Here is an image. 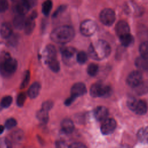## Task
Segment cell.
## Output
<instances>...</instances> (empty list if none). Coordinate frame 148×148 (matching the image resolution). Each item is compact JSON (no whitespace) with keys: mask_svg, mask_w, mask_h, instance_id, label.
<instances>
[{"mask_svg":"<svg viewBox=\"0 0 148 148\" xmlns=\"http://www.w3.org/2000/svg\"><path fill=\"white\" fill-rule=\"evenodd\" d=\"M111 52L109 44L103 40H98L92 43L88 50L89 56L95 60H102L108 57Z\"/></svg>","mask_w":148,"mask_h":148,"instance_id":"cell-1","label":"cell"},{"mask_svg":"<svg viewBox=\"0 0 148 148\" xmlns=\"http://www.w3.org/2000/svg\"><path fill=\"white\" fill-rule=\"evenodd\" d=\"M73 28L69 25H62L56 28L51 33V39L55 43L65 44L70 42L74 37Z\"/></svg>","mask_w":148,"mask_h":148,"instance_id":"cell-2","label":"cell"},{"mask_svg":"<svg viewBox=\"0 0 148 148\" xmlns=\"http://www.w3.org/2000/svg\"><path fill=\"white\" fill-rule=\"evenodd\" d=\"M17 62L8 53H2L0 55V73L3 77H9L16 71Z\"/></svg>","mask_w":148,"mask_h":148,"instance_id":"cell-3","label":"cell"},{"mask_svg":"<svg viewBox=\"0 0 148 148\" xmlns=\"http://www.w3.org/2000/svg\"><path fill=\"white\" fill-rule=\"evenodd\" d=\"M127 105L128 108L136 114L143 115L147 111V106L145 101L131 98L127 100Z\"/></svg>","mask_w":148,"mask_h":148,"instance_id":"cell-4","label":"cell"},{"mask_svg":"<svg viewBox=\"0 0 148 148\" xmlns=\"http://www.w3.org/2000/svg\"><path fill=\"white\" fill-rule=\"evenodd\" d=\"M111 88L109 86L101 82L94 83L90 87V94L92 97H106L109 94Z\"/></svg>","mask_w":148,"mask_h":148,"instance_id":"cell-5","label":"cell"},{"mask_svg":"<svg viewBox=\"0 0 148 148\" xmlns=\"http://www.w3.org/2000/svg\"><path fill=\"white\" fill-rule=\"evenodd\" d=\"M97 28V24L95 21L91 20H86L83 21L80 26V31L82 35L86 36L92 35L96 31Z\"/></svg>","mask_w":148,"mask_h":148,"instance_id":"cell-6","label":"cell"},{"mask_svg":"<svg viewBox=\"0 0 148 148\" xmlns=\"http://www.w3.org/2000/svg\"><path fill=\"white\" fill-rule=\"evenodd\" d=\"M99 19L104 25L110 26L115 21V13L111 9H105L101 11L99 14Z\"/></svg>","mask_w":148,"mask_h":148,"instance_id":"cell-7","label":"cell"},{"mask_svg":"<svg viewBox=\"0 0 148 148\" xmlns=\"http://www.w3.org/2000/svg\"><path fill=\"white\" fill-rule=\"evenodd\" d=\"M143 82V76L139 71L131 72L127 77V83L130 87L135 88Z\"/></svg>","mask_w":148,"mask_h":148,"instance_id":"cell-8","label":"cell"},{"mask_svg":"<svg viewBox=\"0 0 148 148\" xmlns=\"http://www.w3.org/2000/svg\"><path fill=\"white\" fill-rule=\"evenodd\" d=\"M116 121L112 118H107L103 121L101 126V131L103 135H109L114 132L116 128Z\"/></svg>","mask_w":148,"mask_h":148,"instance_id":"cell-9","label":"cell"},{"mask_svg":"<svg viewBox=\"0 0 148 148\" xmlns=\"http://www.w3.org/2000/svg\"><path fill=\"white\" fill-rule=\"evenodd\" d=\"M87 92L86 85L82 82L75 83L71 88V95L77 98L84 95Z\"/></svg>","mask_w":148,"mask_h":148,"instance_id":"cell-10","label":"cell"},{"mask_svg":"<svg viewBox=\"0 0 148 148\" xmlns=\"http://www.w3.org/2000/svg\"><path fill=\"white\" fill-rule=\"evenodd\" d=\"M62 57L64 62L69 63L73 61L74 57H76V50L72 47H64L61 50Z\"/></svg>","mask_w":148,"mask_h":148,"instance_id":"cell-11","label":"cell"},{"mask_svg":"<svg viewBox=\"0 0 148 148\" xmlns=\"http://www.w3.org/2000/svg\"><path fill=\"white\" fill-rule=\"evenodd\" d=\"M109 114L108 110L103 106L97 107L94 110V116L95 119L99 121H103L108 118Z\"/></svg>","mask_w":148,"mask_h":148,"instance_id":"cell-12","label":"cell"},{"mask_svg":"<svg viewBox=\"0 0 148 148\" xmlns=\"http://www.w3.org/2000/svg\"><path fill=\"white\" fill-rule=\"evenodd\" d=\"M115 29L117 35L119 37L130 34V27L128 23L123 20L120 21L117 23Z\"/></svg>","mask_w":148,"mask_h":148,"instance_id":"cell-13","label":"cell"},{"mask_svg":"<svg viewBox=\"0 0 148 148\" xmlns=\"http://www.w3.org/2000/svg\"><path fill=\"white\" fill-rule=\"evenodd\" d=\"M44 57L46 62L57 58V51L55 47L52 45L46 46L44 51Z\"/></svg>","mask_w":148,"mask_h":148,"instance_id":"cell-14","label":"cell"},{"mask_svg":"<svg viewBox=\"0 0 148 148\" xmlns=\"http://www.w3.org/2000/svg\"><path fill=\"white\" fill-rule=\"evenodd\" d=\"M31 5L28 0H20L18 1L16 6L17 13L24 15L29 11Z\"/></svg>","mask_w":148,"mask_h":148,"instance_id":"cell-15","label":"cell"},{"mask_svg":"<svg viewBox=\"0 0 148 148\" xmlns=\"http://www.w3.org/2000/svg\"><path fill=\"white\" fill-rule=\"evenodd\" d=\"M36 13L35 12H33L30 16H29L27 18H26L25 25L24 27L25 32L26 34H29L34 30L35 25V19L36 18Z\"/></svg>","mask_w":148,"mask_h":148,"instance_id":"cell-16","label":"cell"},{"mask_svg":"<svg viewBox=\"0 0 148 148\" xmlns=\"http://www.w3.org/2000/svg\"><path fill=\"white\" fill-rule=\"evenodd\" d=\"M61 127L62 131L67 134H71L75 128L74 123L72 120L67 118L64 119L62 121L61 123Z\"/></svg>","mask_w":148,"mask_h":148,"instance_id":"cell-17","label":"cell"},{"mask_svg":"<svg viewBox=\"0 0 148 148\" xmlns=\"http://www.w3.org/2000/svg\"><path fill=\"white\" fill-rule=\"evenodd\" d=\"M40 88H41V86L39 82H34L30 86V87L28 90L27 94L28 97L31 99L36 98L40 92Z\"/></svg>","mask_w":148,"mask_h":148,"instance_id":"cell-18","label":"cell"},{"mask_svg":"<svg viewBox=\"0 0 148 148\" xmlns=\"http://www.w3.org/2000/svg\"><path fill=\"white\" fill-rule=\"evenodd\" d=\"M136 66L143 71H148V58L140 56L135 61Z\"/></svg>","mask_w":148,"mask_h":148,"instance_id":"cell-19","label":"cell"},{"mask_svg":"<svg viewBox=\"0 0 148 148\" xmlns=\"http://www.w3.org/2000/svg\"><path fill=\"white\" fill-rule=\"evenodd\" d=\"M12 25L8 23H4L0 28V34L3 38H8L12 34Z\"/></svg>","mask_w":148,"mask_h":148,"instance_id":"cell-20","label":"cell"},{"mask_svg":"<svg viewBox=\"0 0 148 148\" xmlns=\"http://www.w3.org/2000/svg\"><path fill=\"white\" fill-rule=\"evenodd\" d=\"M137 138L141 143L148 144V127L140 128L137 133Z\"/></svg>","mask_w":148,"mask_h":148,"instance_id":"cell-21","label":"cell"},{"mask_svg":"<svg viewBox=\"0 0 148 148\" xmlns=\"http://www.w3.org/2000/svg\"><path fill=\"white\" fill-rule=\"evenodd\" d=\"M25 20L26 18H25V16L24 14H18L14 17V20H13V25L14 27L17 29H24L25 23Z\"/></svg>","mask_w":148,"mask_h":148,"instance_id":"cell-22","label":"cell"},{"mask_svg":"<svg viewBox=\"0 0 148 148\" xmlns=\"http://www.w3.org/2000/svg\"><path fill=\"white\" fill-rule=\"evenodd\" d=\"M48 112V111L41 108L36 113V116L37 119L42 123H46L49 120Z\"/></svg>","mask_w":148,"mask_h":148,"instance_id":"cell-23","label":"cell"},{"mask_svg":"<svg viewBox=\"0 0 148 148\" xmlns=\"http://www.w3.org/2000/svg\"><path fill=\"white\" fill-rule=\"evenodd\" d=\"M138 94L142 95L148 92V80L143 81L138 86L134 88Z\"/></svg>","mask_w":148,"mask_h":148,"instance_id":"cell-24","label":"cell"},{"mask_svg":"<svg viewBox=\"0 0 148 148\" xmlns=\"http://www.w3.org/2000/svg\"><path fill=\"white\" fill-rule=\"evenodd\" d=\"M119 38L121 45L125 47L129 46L134 41V38L130 34V33L124 35Z\"/></svg>","mask_w":148,"mask_h":148,"instance_id":"cell-25","label":"cell"},{"mask_svg":"<svg viewBox=\"0 0 148 148\" xmlns=\"http://www.w3.org/2000/svg\"><path fill=\"white\" fill-rule=\"evenodd\" d=\"M53 6V3L51 0H46L43 3L42 11L44 15L47 16L50 13Z\"/></svg>","mask_w":148,"mask_h":148,"instance_id":"cell-26","label":"cell"},{"mask_svg":"<svg viewBox=\"0 0 148 148\" xmlns=\"http://www.w3.org/2000/svg\"><path fill=\"white\" fill-rule=\"evenodd\" d=\"M24 138V133L20 130L14 131L11 135V139L14 142H20Z\"/></svg>","mask_w":148,"mask_h":148,"instance_id":"cell-27","label":"cell"},{"mask_svg":"<svg viewBox=\"0 0 148 148\" xmlns=\"http://www.w3.org/2000/svg\"><path fill=\"white\" fill-rule=\"evenodd\" d=\"M49 68L53 72H58L60 69V64L58 61L56 59L52 60L47 62Z\"/></svg>","mask_w":148,"mask_h":148,"instance_id":"cell-28","label":"cell"},{"mask_svg":"<svg viewBox=\"0 0 148 148\" xmlns=\"http://www.w3.org/2000/svg\"><path fill=\"white\" fill-rule=\"evenodd\" d=\"M87 59H88V55L86 52L83 51H81L77 53L76 60L79 64H84L87 61Z\"/></svg>","mask_w":148,"mask_h":148,"instance_id":"cell-29","label":"cell"},{"mask_svg":"<svg viewBox=\"0 0 148 148\" xmlns=\"http://www.w3.org/2000/svg\"><path fill=\"white\" fill-rule=\"evenodd\" d=\"M98 66L97 64L94 63L90 64L87 68V73L91 76H95L98 72Z\"/></svg>","mask_w":148,"mask_h":148,"instance_id":"cell-30","label":"cell"},{"mask_svg":"<svg viewBox=\"0 0 148 148\" xmlns=\"http://www.w3.org/2000/svg\"><path fill=\"white\" fill-rule=\"evenodd\" d=\"M13 101V98L10 95H6L3 97L0 102V106L2 108H9Z\"/></svg>","mask_w":148,"mask_h":148,"instance_id":"cell-31","label":"cell"},{"mask_svg":"<svg viewBox=\"0 0 148 148\" xmlns=\"http://www.w3.org/2000/svg\"><path fill=\"white\" fill-rule=\"evenodd\" d=\"M139 50L140 56L148 58V42H143L140 45Z\"/></svg>","mask_w":148,"mask_h":148,"instance_id":"cell-32","label":"cell"},{"mask_svg":"<svg viewBox=\"0 0 148 148\" xmlns=\"http://www.w3.org/2000/svg\"><path fill=\"white\" fill-rule=\"evenodd\" d=\"M30 72L28 71H27L25 72L23 81L20 84V88H24L28 84L30 80Z\"/></svg>","mask_w":148,"mask_h":148,"instance_id":"cell-33","label":"cell"},{"mask_svg":"<svg viewBox=\"0 0 148 148\" xmlns=\"http://www.w3.org/2000/svg\"><path fill=\"white\" fill-rule=\"evenodd\" d=\"M26 99V94L24 92H20L17 97L16 103L19 107L23 106Z\"/></svg>","mask_w":148,"mask_h":148,"instance_id":"cell-34","label":"cell"},{"mask_svg":"<svg viewBox=\"0 0 148 148\" xmlns=\"http://www.w3.org/2000/svg\"><path fill=\"white\" fill-rule=\"evenodd\" d=\"M17 125V121L14 118H9L7 119L5 123V127L8 130H10L14 128Z\"/></svg>","mask_w":148,"mask_h":148,"instance_id":"cell-35","label":"cell"},{"mask_svg":"<svg viewBox=\"0 0 148 148\" xmlns=\"http://www.w3.org/2000/svg\"><path fill=\"white\" fill-rule=\"evenodd\" d=\"M53 102L50 100H47L44 102H43L41 108L49 112L53 108Z\"/></svg>","mask_w":148,"mask_h":148,"instance_id":"cell-36","label":"cell"},{"mask_svg":"<svg viewBox=\"0 0 148 148\" xmlns=\"http://www.w3.org/2000/svg\"><path fill=\"white\" fill-rule=\"evenodd\" d=\"M9 6L8 0H0V12L2 13L5 12Z\"/></svg>","mask_w":148,"mask_h":148,"instance_id":"cell-37","label":"cell"},{"mask_svg":"<svg viewBox=\"0 0 148 148\" xmlns=\"http://www.w3.org/2000/svg\"><path fill=\"white\" fill-rule=\"evenodd\" d=\"M68 148H87V146L83 143L76 142L70 144L68 146Z\"/></svg>","mask_w":148,"mask_h":148,"instance_id":"cell-38","label":"cell"},{"mask_svg":"<svg viewBox=\"0 0 148 148\" xmlns=\"http://www.w3.org/2000/svg\"><path fill=\"white\" fill-rule=\"evenodd\" d=\"M0 148H12V143L8 139H5L3 143L2 141L0 140Z\"/></svg>","mask_w":148,"mask_h":148,"instance_id":"cell-39","label":"cell"},{"mask_svg":"<svg viewBox=\"0 0 148 148\" xmlns=\"http://www.w3.org/2000/svg\"><path fill=\"white\" fill-rule=\"evenodd\" d=\"M56 148H68V146L62 140H57L56 143Z\"/></svg>","mask_w":148,"mask_h":148,"instance_id":"cell-40","label":"cell"},{"mask_svg":"<svg viewBox=\"0 0 148 148\" xmlns=\"http://www.w3.org/2000/svg\"><path fill=\"white\" fill-rule=\"evenodd\" d=\"M76 98H75V97H72V95H70L69 97H68V98L66 99V100L64 102V104L66 105V106H69L71 105L74 101L76 99Z\"/></svg>","mask_w":148,"mask_h":148,"instance_id":"cell-41","label":"cell"},{"mask_svg":"<svg viewBox=\"0 0 148 148\" xmlns=\"http://www.w3.org/2000/svg\"><path fill=\"white\" fill-rule=\"evenodd\" d=\"M65 9V7L64 6H61L60 7H59L58 9H57V10L55 12L54 14V16L56 17L57 16H58L59 14V13L61 12H62Z\"/></svg>","mask_w":148,"mask_h":148,"instance_id":"cell-42","label":"cell"},{"mask_svg":"<svg viewBox=\"0 0 148 148\" xmlns=\"http://www.w3.org/2000/svg\"><path fill=\"white\" fill-rule=\"evenodd\" d=\"M5 130V127L2 125H0V135L2 134Z\"/></svg>","mask_w":148,"mask_h":148,"instance_id":"cell-43","label":"cell"},{"mask_svg":"<svg viewBox=\"0 0 148 148\" xmlns=\"http://www.w3.org/2000/svg\"><path fill=\"white\" fill-rule=\"evenodd\" d=\"M13 1H16V0H12Z\"/></svg>","mask_w":148,"mask_h":148,"instance_id":"cell-44","label":"cell"}]
</instances>
